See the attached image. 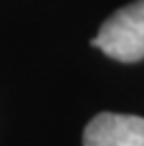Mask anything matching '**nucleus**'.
Segmentation results:
<instances>
[{
    "instance_id": "nucleus-1",
    "label": "nucleus",
    "mask_w": 144,
    "mask_h": 146,
    "mask_svg": "<svg viewBox=\"0 0 144 146\" xmlns=\"http://www.w3.org/2000/svg\"><path fill=\"white\" fill-rule=\"evenodd\" d=\"M90 45L121 62H138L144 58V0L118 9L101 24Z\"/></svg>"
},
{
    "instance_id": "nucleus-2",
    "label": "nucleus",
    "mask_w": 144,
    "mask_h": 146,
    "mask_svg": "<svg viewBox=\"0 0 144 146\" xmlns=\"http://www.w3.org/2000/svg\"><path fill=\"white\" fill-rule=\"evenodd\" d=\"M84 146H144V118L101 112L86 125Z\"/></svg>"
}]
</instances>
